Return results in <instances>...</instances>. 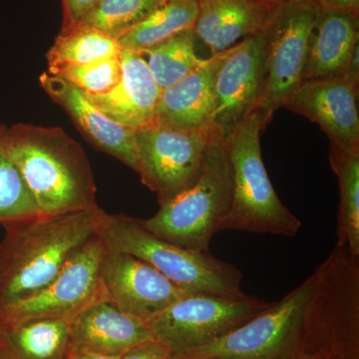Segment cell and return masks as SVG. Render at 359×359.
I'll return each mask as SVG.
<instances>
[{
    "label": "cell",
    "instance_id": "obj_11",
    "mask_svg": "<svg viewBox=\"0 0 359 359\" xmlns=\"http://www.w3.org/2000/svg\"><path fill=\"white\" fill-rule=\"evenodd\" d=\"M105 250L100 233L92 238L48 287L0 308V323L71 321L92 304L110 299L101 276Z\"/></svg>",
    "mask_w": 359,
    "mask_h": 359
},
{
    "label": "cell",
    "instance_id": "obj_29",
    "mask_svg": "<svg viewBox=\"0 0 359 359\" xmlns=\"http://www.w3.org/2000/svg\"><path fill=\"white\" fill-rule=\"evenodd\" d=\"M171 356V351L164 344L151 339L131 347L118 359H170Z\"/></svg>",
    "mask_w": 359,
    "mask_h": 359
},
{
    "label": "cell",
    "instance_id": "obj_28",
    "mask_svg": "<svg viewBox=\"0 0 359 359\" xmlns=\"http://www.w3.org/2000/svg\"><path fill=\"white\" fill-rule=\"evenodd\" d=\"M47 72L69 82L88 95L111 91L121 78V60L116 57L100 59L84 65L60 66Z\"/></svg>",
    "mask_w": 359,
    "mask_h": 359
},
{
    "label": "cell",
    "instance_id": "obj_33",
    "mask_svg": "<svg viewBox=\"0 0 359 359\" xmlns=\"http://www.w3.org/2000/svg\"><path fill=\"white\" fill-rule=\"evenodd\" d=\"M69 359H118L110 356L97 355L91 353H72Z\"/></svg>",
    "mask_w": 359,
    "mask_h": 359
},
{
    "label": "cell",
    "instance_id": "obj_8",
    "mask_svg": "<svg viewBox=\"0 0 359 359\" xmlns=\"http://www.w3.org/2000/svg\"><path fill=\"white\" fill-rule=\"evenodd\" d=\"M314 283L309 276L280 302L224 337L179 354L186 358L294 359L302 314Z\"/></svg>",
    "mask_w": 359,
    "mask_h": 359
},
{
    "label": "cell",
    "instance_id": "obj_7",
    "mask_svg": "<svg viewBox=\"0 0 359 359\" xmlns=\"http://www.w3.org/2000/svg\"><path fill=\"white\" fill-rule=\"evenodd\" d=\"M320 9L309 0H285L264 29L266 80L259 110L266 125L301 86L309 37Z\"/></svg>",
    "mask_w": 359,
    "mask_h": 359
},
{
    "label": "cell",
    "instance_id": "obj_10",
    "mask_svg": "<svg viewBox=\"0 0 359 359\" xmlns=\"http://www.w3.org/2000/svg\"><path fill=\"white\" fill-rule=\"evenodd\" d=\"M273 304L257 297L191 294L149 321L155 339L172 355L205 346L244 325Z\"/></svg>",
    "mask_w": 359,
    "mask_h": 359
},
{
    "label": "cell",
    "instance_id": "obj_34",
    "mask_svg": "<svg viewBox=\"0 0 359 359\" xmlns=\"http://www.w3.org/2000/svg\"><path fill=\"white\" fill-rule=\"evenodd\" d=\"M259 1L268 2V4H278L280 2L285 1V0H259Z\"/></svg>",
    "mask_w": 359,
    "mask_h": 359
},
{
    "label": "cell",
    "instance_id": "obj_35",
    "mask_svg": "<svg viewBox=\"0 0 359 359\" xmlns=\"http://www.w3.org/2000/svg\"><path fill=\"white\" fill-rule=\"evenodd\" d=\"M170 359H224V358H180V356L172 355Z\"/></svg>",
    "mask_w": 359,
    "mask_h": 359
},
{
    "label": "cell",
    "instance_id": "obj_19",
    "mask_svg": "<svg viewBox=\"0 0 359 359\" xmlns=\"http://www.w3.org/2000/svg\"><path fill=\"white\" fill-rule=\"evenodd\" d=\"M359 43V15L318 11L309 37L302 82L341 76Z\"/></svg>",
    "mask_w": 359,
    "mask_h": 359
},
{
    "label": "cell",
    "instance_id": "obj_12",
    "mask_svg": "<svg viewBox=\"0 0 359 359\" xmlns=\"http://www.w3.org/2000/svg\"><path fill=\"white\" fill-rule=\"evenodd\" d=\"M264 80V32L226 49L215 75L209 128L226 138L238 123L259 109Z\"/></svg>",
    "mask_w": 359,
    "mask_h": 359
},
{
    "label": "cell",
    "instance_id": "obj_9",
    "mask_svg": "<svg viewBox=\"0 0 359 359\" xmlns=\"http://www.w3.org/2000/svg\"><path fill=\"white\" fill-rule=\"evenodd\" d=\"M210 128L194 129L154 122L136 130L142 183L157 195L160 205L195 184L211 141Z\"/></svg>",
    "mask_w": 359,
    "mask_h": 359
},
{
    "label": "cell",
    "instance_id": "obj_4",
    "mask_svg": "<svg viewBox=\"0 0 359 359\" xmlns=\"http://www.w3.org/2000/svg\"><path fill=\"white\" fill-rule=\"evenodd\" d=\"M110 250L126 252L154 266L189 294L247 299L242 290L243 273L211 252L179 247L148 230L144 219L108 215L100 231Z\"/></svg>",
    "mask_w": 359,
    "mask_h": 359
},
{
    "label": "cell",
    "instance_id": "obj_18",
    "mask_svg": "<svg viewBox=\"0 0 359 359\" xmlns=\"http://www.w3.org/2000/svg\"><path fill=\"white\" fill-rule=\"evenodd\" d=\"M198 4L193 30L212 54L263 33L278 4L259 0H198Z\"/></svg>",
    "mask_w": 359,
    "mask_h": 359
},
{
    "label": "cell",
    "instance_id": "obj_23",
    "mask_svg": "<svg viewBox=\"0 0 359 359\" xmlns=\"http://www.w3.org/2000/svg\"><path fill=\"white\" fill-rule=\"evenodd\" d=\"M330 162L339 187L337 244L359 257V155L330 143Z\"/></svg>",
    "mask_w": 359,
    "mask_h": 359
},
{
    "label": "cell",
    "instance_id": "obj_24",
    "mask_svg": "<svg viewBox=\"0 0 359 359\" xmlns=\"http://www.w3.org/2000/svg\"><path fill=\"white\" fill-rule=\"evenodd\" d=\"M122 48L118 39L92 26L76 25L61 29L46 54L48 69L60 66L84 65L116 57Z\"/></svg>",
    "mask_w": 359,
    "mask_h": 359
},
{
    "label": "cell",
    "instance_id": "obj_15",
    "mask_svg": "<svg viewBox=\"0 0 359 359\" xmlns=\"http://www.w3.org/2000/svg\"><path fill=\"white\" fill-rule=\"evenodd\" d=\"M39 81L44 91L65 110L90 143L139 173L140 155L136 130L111 119L87 98L84 92L62 78L44 72Z\"/></svg>",
    "mask_w": 359,
    "mask_h": 359
},
{
    "label": "cell",
    "instance_id": "obj_26",
    "mask_svg": "<svg viewBox=\"0 0 359 359\" xmlns=\"http://www.w3.org/2000/svg\"><path fill=\"white\" fill-rule=\"evenodd\" d=\"M6 125L0 124V224L41 216L20 170L7 154L2 141Z\"/></svg>",
    "mask_w": 359,
    "mask_h": 359
},
{
    "label": "cell",
    "instance_id": "obj_6",
    "mask_svg": "<svg viewBox=\"0 0 359 359\" xmlns=\"http://www.w3.org/2000/svg\"><path fill=\"white\" fill-rule=\"evenodd\" d=\"M266 127L263 116L255 110L226 137L233 202L223 231L294 237L302 221L278 198L262 157L259 134Z\"/></svg>",
    "mask_w": 359,
    "mask_h": 359
},
{
    "label": "cell",
    "instance_id": "obj_3",
    "mask_svg": "<svg viewBox=\"0 0 359 359\" xmlns=\"http://www.w3.org/2000/svg\"><path fill=\"white\" fill-rule=\"evenodd\" d=\"M313 275L294 359H358L359 257L337 244Z\"/></svg>",
    "mask_w": 359,
    "mask_h": 359
},
{
    "label": "cell",
    "instance_id": "obj_31",
    "mask_svg": "<svg viewBox=\"0 0 359 359\" xmlns=\"http://www.w3.org/2000/svg\"><path fill=\"white\" fill-rule=\"evenodd\" d=\"M321 11L359 15V0H309Z\"/></svg>",
    "mask_w": 359,
    "mask_h": 359
},
{
    "label": "cell",
    "instance_id": "obj_1",
    "mask_svg": "<svg viewBox=\"0 0 359 359\" xmlns=\"http://www.w3.org/2000/svg\"><path fill=\"white\" fill-rule=\"evenodd\" d=\"M99 205L83 211L21 219L2 224L0 308L44 290L108 218Z\"/></svg>",
    "mask_w": 359,
    "mask_h": 359
},
{
    "label": "cell",
    "instance_id": "obj_30",
    "mask_svg": "<svg viewBox=\"0 0 359 359\" xmlns=\"http://www.w3.org/2000/svg\"><path fill=\"white\" fill-rule=\"evenodd\" d=\"M63 7L62 29L78 25L100 0H61Z\"/></svg>",
    "mask_w": 359,
    "mask_h": 359
},
{
    "label": "cell",
    "instance_id": "obj_21",
    "mask_svg": "<svg viewBox=\"0 0 359 359\" xmlns=\"http://www.w3.org/2000/svg\"><path fill=\"white\" fill-rule=\"evenodd\" d=\"M72 353L70 321L0 323V359H69Z\"/></svg>",
    "mask_w": 359,
    "mask_h": 359
},
{
    "label": "cell",
    "instance_id": "obj_20",
    "mask_svg": "<svg viewBox=\"0 0 359 359\" xmlns=\"http://www.w3.org/2000/svg\"><path fill=\"white\" fill-rule=\"evenodd\" d=\"M226 51L204 59L183 79L163 89L156 119L186 128H209L215 75Z\"/></svg>",
    "mask_w": 359,
    "mask_h": 359
},
{
    "label": "cell",
    "instance_id": "obj_16",
    "mask_svg": "<svg viewBox=\"0 0 359 359\" xmlns=\"http://www.w3.org/2000/svg\"><path fill=\"white\" fill-rule=\"evenodd\" d=\"M70 327L73 353L119 358L131 347L155 339L147 323L124 313L110 299L85 309Z\"/></svg>",
    "mask_w": 359,
    "mask_h": 359
},
{
    "label": "cell",
    "instance_id": "obj_32",
    "mask_svg": "<svg viewBox=\"0 0 359 359\" xmlns=\"http://www.w3.org/2000/svg\"><path fill=\"white\" fill-rule=\"evenodd\" d=\"M344 75L359 84V43L354 47Z\"/></svg>",
    "mask_w": 359,
    "mask_h": 359
},
{
    "label": "cell",
    "instance_id": "obj_14",
    "mask_svg": "<svg viewBox=\"0 0 359 359\" xmlns=\"http://www.w3.org/2000/svg\"><path fill=\"white\" fill-rule=\"evenodd\" d=\"M358 87L346 75L304 81L285 108L320 125L330 143L359 155Z\"/></svg>",
    "mask_w": 359,
    "mask_h": 359
},
{
    "label": "cell",
    "instance_id": "obj_2",
    "mask_svg": "<svg viewBox=\"0 0 359 359\" xmlns=\"http://www.w3.org/2000/svg\"><path fill=\"white\" fill-rule=\"evenodd\" d=\"M2 141L44 217L92 209L93 172L83 148L60 127L4 126Z\"/></svg>",
    "mask_w": 359,
    "mask_h": 359
},
{
    "label": "cell",
    "instance_id": "obj_22",
    "mask_svg": "<svg viewBox=\"0 0 359 359\" xmlns=\"http://www.w3.org/2000/svg\"><path fill=\"white\" fill-rule=\"evenodd\" d=\"M198 13V0H167L120 36L118 42L125 50L142 53L179 33L193 29Z\"/></svg>",
    "mask_w": 359,
    "mask_h": 359
},
{
    "label": "cell",
    "instance_id": "obj_27",
    "mask_svg": "<svg viewBox=\"0 0 359 359\" xmlns=\"http://www.w3.org/2000/svg\"><path fill=\"white\" fill-rule=\"evenodd\" d=\"M167 0H100L78 25L92 26L118 39Z\"/></svg>",
    "mask_w": 359,
    "mask_h": 359
},
{
    "label": "cell",
    "instance_id": "obj_13",
    "mask_svg": "<svg viewBox=\"0 0 359 359\" xmlns=\"http://www.w3.org/2000/svg\"><path fill=\"white\" fill-rule=\"evenodd\" d=\"M101 276L110 301L124 313L147 323L191 294L146 262L107 247Z\"/></svg>",
    "mask_w": 359,
    "mask_h": 359
},
{
    "label": "cell",
    "instance_id": "obj_25",
    "mask_svg": "<svg viewBox=\"0 0 359 359\" xmlns=\"http://www.w3.org/2000/svg\"><path fill=\"white\" fill-rule=\"evenodd\" d=\"M196 39L193 29L186 30L140 53L147 56L149 69L161 90L177 83L202 65L204 60L196 53Z\"/></svg>",
    "mask_w": 359,
    "mask_h": 359
},
{
    "label": "cell",
    "instance_id": "obj_17",
    "mask_svg": "<svg viewBox=\"0 0 359 359\" xmlns=\"http://www.w3.org/2000/svg\"><path fill=\"white\" fill-rule=\"evenodd\" d=\"M121 78L114 88L87 98L115 122L135 130L147 126L157 118L161 90L149 69L145 57L122 49Z\"/></svg>",
    "mask_w": 359,
    "mask_h": 359
},
{
    "label": "cell",
    "instance_id": "obj_5",
    "mask_svg": "<svg viewBox=\"0 0 359 359\" xmlns=\"http://www.w3.org/2000/svg\"><path fill=\"white\" fill-rule=\"evenodd\" d=\"M233 202V176L226 140L212 132L199 178L146 219L149 231L188 250L209 252L212 237L223 231Z\"/></svg>",
    "mask_w": 359,
    "mask_h": 359
}]
</instances>
